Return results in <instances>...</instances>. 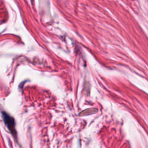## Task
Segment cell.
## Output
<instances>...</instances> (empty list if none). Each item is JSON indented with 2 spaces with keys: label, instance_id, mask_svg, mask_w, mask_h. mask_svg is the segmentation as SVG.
Instances as JSON below:
<instances>
[{
  "label": "cell",
  "instance_id": "obj_1",
  "mask_svg": "<svg viewBox=\"0 0 148 148\" xmlns=\"http://www.w3.org/2000/svg\"><path fill=\"white\" fill-rule=\"evenodd\" d=\"M4 122L8 128L10 132L14 136L16 135V131L15 129V123L13 117H12L10 115L6 114V113H3V114Z\"/></svg>",
  "mask_w": 148,
  "mask_h": 148
}]
</instances>
